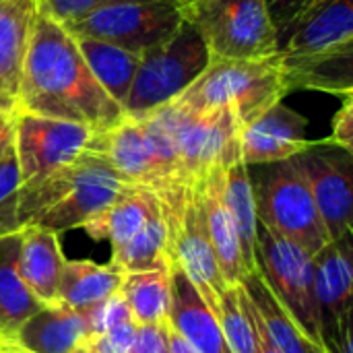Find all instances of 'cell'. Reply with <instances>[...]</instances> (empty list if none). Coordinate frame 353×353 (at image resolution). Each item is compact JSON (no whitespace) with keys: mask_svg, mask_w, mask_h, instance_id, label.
Masks as SVG:
<instances>
[{"mask_svg":"<svg viewBox=\"0 0 353 353\" xmlns=\"http://www.w3.org/2000/svg\"><path fill=\"white\" fill-rule=\"evenodd\" d=\"M184 21L186 0H126L99 8L64 29L70 35L101 39L143 56L170 39Z\"/></svg>","mask_w":353,"mask_h":353,"instance_id":"cell-10","label":"cell"},{"mask_svg":"<svg viewBox=\"0 0 353 353\" xmlns=\"http://www.w3.org/2000/svg\"><path fill=\"white\" fill-rule=\"evenodd\" d=\"M0 337H2V335H0Z\"/></svg>","mask_w":353,"mask_h":353,"instance_id":"cell-44","label":"cell"},{"mask_svg":"<svg viewBox=\"0 0 353 353\" xmlns=\"http://www.w3.org/2000/svg\"><path fill=\"white\" fill-rule=\"evenodd\" d=\"M91 147L99 151L126 182L149 190L155 188L153 161L143 126L137 118L122 116V120L112 128L95 132Z\"/></svg>","mask_w":353,"mask_h":353,"instance_id":"cell-22","label":"cell"},{"mask_svg":"<svg viewBox=\"0 0 353 353\" xmlns=\"http://www.w3.org/2000/svg\"><path fill=\"white\" fill-rule=\"evenodd\" d=\"M19 188H21L19 163L10 141L6 149L0 153V215L17 213Z\"/></svg>","mask_w":353,"mask_h":353,"instance_id":"cell-33","label":"cell"},{"mask_svg":"<svg viewBox=\"0 0 353 353\" xmlns=\"http://www.w3.org/2000/svg\"><path fill=\"white\" fill-rule=\"evenodd\" d=\"M314 0H265L269 19L277 31V35L302 12L306 10Z\"/></svg>","mask_w":353,"mask_h":353,"instance_id":"cell-38","label":"cell"},{"mask_svg":"<svg viewBox=\"0 0 353 353\" xmlns=\"http://www.w3.org/2000/svg\"><path fill=\"white\" fill-rule=\"evenodd\" d=\"M176 145L180 184L196 188L215 170H228L240 159V124L228 108L192 112L178 101L165 103Z\"/></svg>","mask_w":353,"mask_h":353,"instance_id":"cell-9","label":"cell"},{"mask_svg":"<svg viewBox=\"0 0 353 353\" xmlns=\"http://www.w3.org/2000/svg\"><path fill=\"white\" fill-rule=\"evenodd\" d=\"M165 225V259L194 285L207 308L219 316V302L228 290L209 234L196 188L172 186L155 192Z\"/></svg>","mask_w":353,"mask_h":353,"instance_id":"cell-4","label":"cell"},{"mask_svg":"<svg viewBox=\"0 0 353 353\" xmlns=\"http://www.w3.org/2000/svg\"><path fill=\"white\" fill-rule=\"evenodd\" d=\"M223 201L230 211V217L234 221L240 252L244 259V265L250 271L256 267V234H259V215H256V203H254V190L250 182L248 165L242 161L234 163L225 172L223 180Z\"/></svg>","mask_w":353,"mask_h":353,"instance_id":"cell-28","label":"cell"},{"mask_svg":"<svg viewBox=\"0 0 353 353\" xmlns=\"http://www.w3.org/2000/svg\"><path fill=\"white\" fill-rule=\"evenodd\" d=\"M225 172L228 170L211 172L205 178V182L196 186V192H199V199L203 205L207 234H209L221 277L228 288H236L244 281V277L248 275V269H246L242 252H240V242H238L234 221H232L230 211L223 201Z\"/></svg>","mask_w":353,"mask_h":353,"instance_id":"cell-18","label":"cell"},{"mask_svg":"<svg viewBox=\"0 0 353 353\" xmlns=\"http://www.w3.org/2000/svg\"><path fill=\"white\" fill-rule=\"evenodd\" d=\"M232 353H259L256 329L248 310V296L242 285L228 288L219 302L217 316Z\"/></svg>","mask_w":353,"mask_h":353,"instance_id":"cell-31","label":"cell"},{"mask_svg":"<svg viewBox=\"0 0 353 353\" xmlns=\"http://www.w3.org/2000/svg\"><path fill=\"white\" fill-rule=\"evenodd\" d=\"M248 310H250V316H252V323H254V329H256V345H259V353H281L271 341H269V337L265 335V331H263V327L259 325V321H256V316H254V310H252V304H250V300H248Z\"/></svg>","mask_w":353,"mask_h":353,"instance_id":"cell-39","label":"cell"},{"mask_svg":"<svg viewBox=\"0 0 353 353\" xmlns=\"http://www.w3.org/2000/svg\"><path fill=\"white\" fill-rule=\"evenodd\" d=\"M168 345H170V353H196L170 325V331H168Z\"/></svg>","mask_w":353,"mask_h":353,"instance_id":"cell-40","label":"cell"},{"mask_svg":"<svg viewBox=\"0 0 353 353\" xmlns=\"http://www.w3.org/2000/svg\"><path fill=\"white\" fill-rule=\"evenodd\" d=\"M209 50L190 21L157 48L141 56L124 116H143L182 95L209 66Z\"/></svg>","mask_w":353,"mask_h":353,"instance_id":"cell-7","label":"cell"},{"mask_svg":"<svg viewBox=\"0 0 353 353\" xmlns=\"http://www.w3.org/2000/svg\"><path fill=\"white\" fill-rule=\"evenodd\" d=\"M283 58V81L285 89H308L331 95H353V46Z\"/></svg>","mask_w":353,"mask_h":353,"instance_id":"cell-21","label":"cell"},{"mask_svg":"<svg viewBox=\"0 0 353 353\" xmlns=\"http://www.w3.org/2000/svg\"><path fill=\"white\" fill-rule=\"evenodd\" d=\"M343 103L337 110L335 118H333V126H331V137L327 139L329 143L352 151L353 149V95L341 97Z\"/></svg>","mask_w":353,"mask_h":353,"instance_id":"cell-37","label":"cell"},{"mask_svg":"<svg viewBox=\"0 0 353 353\" xmlns=\"http://www.w3.org/2000/svg\"><path fill=\"white\" fill-rule=\"evenodd\" d=\"M302 172L329 240H339L352 232L353 155L329 141L310 143L292 157Z\"/></svg>","mask_w":353,"mask_h":353,"instance_id":"cell-12","label":"cell"},{"mask_svg":"<svg viewBox=\"0 0 353 353\" xmlns=\"http://www.w3.org/2000/svg\"><path fill=\"white\" fill-rule=\"evenodd\" d=\"M72 39L95 81L124 110L128 93L132 89L134 74L141 64V54L128 52L124 48L93 37L72 35Z\"/></svg>","mask_w":353,"mask_h":353,"instance_id":"cell-25","label":"cell"},{"mask_svg":"<svg viewBox=\"0 0 353 353\" xmlns=\"http://www.w3.org/2000/svg\"><path fill=\"white\" fill-rule=\"evenodd\" d=\"M21 232V230H19ZM19 232L0 238V335L12 337L17 329L43 308L25 285L19 271Z\"/></svg>","mask_w":353,"mask_h":353,"instance_id":"cell-27","label":"cell"},{"mask_svg":"<svg viewBox=\"0 0 353 353\" xmlns=\"http://www.w3.org/2000/svg\"><path fill=\"white\" fill-rule=\"evenodd\" d=\"M124 271L116 265H99L93 261H66L58 285V304L85 312L110 296L118 294Z\"/></svg>","mask_w":353,"mask_h":353,"instance_id":"cell-24","label":"cell"},{"mask_svg":"<svg viewBox=\"0 0 353 353\" xmlns=\"http://www.w3.org/2000/svg\"><path fill=\"white\" fill-rule=\"evenodd\" d=\"M12 141V122L4 128H0V153L6 149V145Z\"/></svg>","mask_w":353,"mask_h":353,"instance_id":"cell-41","label":"cell"},{"mask_svg":"<svg viewBox=\"0 0 353 353\" xmlns=\"http://www.w3.org/2000/svg\"><path fill=\"white\" fill-rule=\"evenodd\" d=\"M134 333H137V323L132 319L122 321L91 339L93 353H130Z\"/></svg>","mask_w":353,"mask_h":353,"instance_id":"cell-35","label":"cell"},{"mask_svg":"<svg viewBox=\"0 0 353 353\" xmlns=\"http://www.w3.org/2000/svg\"><path fill=\"white\" fill-rule=\"evenodd\" d=\"M350 46H353V0H314L277 35V50L285 56Z\"/></svg>","mask_w":353,"mask_h":353,"instance_id":"cell-13","label":"cell"},{"mask_svg":"<svg viewBox=\"0 0 353 353\" xmlns=\"http://www.w3.org/2000/svg\"><path fill=\"white\" fill-rule=\"evenodd\" d=\"M161 209V207H159ZM112 265L124 273H141L168 267L165 259V225L161 211L153 215L145 228L122 248L112 250Z\"/></svg>","mask_w":353,"mask_h":353,"instance_id":"cell-30","label":"cell"},{"mask_svg":"<svg viewBox=\"0 0 353 353\" xmlns=\"http://www.w3.org/2000/svg\"><path fill=\"white\" fill-rule=\"evenodd\" d=\"M288 95L281 52L252 60H211L174 101L192 112L228 108L240 128Z\"/></svg>","mask_w":353,"mask_h":353,"instance_id":"cell-3","label":"cell"},{"mask_svg":"<svg viewBox=\"0 0 353 353\" xmlns=\"http://www.w3.org/2000/svg\"><path fill=\"white\" fill-rule=\"evenodd\" d=\"M252 304L254 316L259 321V325L263 327L265 335L269 337V341L279 350L281 353H323L321 347H316L314 343H310L302 331L298 329V325L294 323V319L288 314V310L277 302V298L271 294V290L267 288V283L263 281V277L259 275V271H250L244 281L240 283Z\"/></svg>","mask_w":353,"mask_h":353,"instance_id":"cell-26","label":"cell"},{"mask_svg":"<svg viewBox=\"0 0 353 353\" xmlns=\"http://www.w3.org/2000/svg\"><path fill=\"white\" fill-rule=\"evenodd\" d=\"M10 339L29 353H72L91 333L83 312L52 304L29 316Z\"/></svg>","mask_w":353,"mask_h":353,"instance_id":"cell-19","label":"cell"},{"mask_svg":"<svg viewBox=\"0 0 353 353\" xmlns=\"http://www.w3.org/2000/svg\"><path fill=\"white\" fill-rule=\"evenodd\" d=\"M12 118H14V116H8V114H2V112H0V128L8 126V124L12 122Z\"/></svg>","mask_w":353,"mask_h":353,"instance_id":"cell-42","label":"cell"},{"mask_svg":"<svg viewBox=\"0 0 353 353\" xmlns=\"http://www.w3.org/2000/svg\"><path fill=\"white\" fill-rule=\"evenodd\" d=\"M85 319H87V325H89V333H91V339L101 335L103 331H108L110 327L122 323V321H128L130 319V312H128V306L124 302V298L118 294L110 296L105 302L89 308L83 312Z\"/></svg>","mask_w":353,"mask_h":353,"instance_id":"cell-34","label":"cell"},{"mask_svg":"<svg viewBox=\"0 0 353 353\" xmlns=\"http://www.w3.org/2000/svg\"><path fill=\"white\" fill-rule=\"evenodd\" d=\"M186 2H192V0H186Z\"/></svg>","mask_w":353,"mask_h":353,"instance_id":"cell-43","label":"cell"},{"mask_svg":"<svg viewBox=\"0 0 353 353\" xmlns=\"http://www.w3.org/2000/svg\"><path fill=\"white\" fill-rule=\"evenodd\" d=\"M159 211L161 209L157 194L149 188L134 186L124 196H120L112 207L89 219L83 225V230L93 240H110L112 250H118L126 242H130L145 228V223Z\"/></svg>","mask_w":353,"mask_h":353,"instance_id":"cell-23","label":"cell"},{"mask_svg":"<svg viewBox=\"0 0 353 353\" xmlns=\"http://www.w3.org/2000/svg\"><path fill=\"white\" fill-rule=\"evenodd\" d=\"M186 21L201 33L211 60H252L277 54V31L265 0H192Z\"/></svg>","mask_w":353,"mask_h":353,"instance_id":"cell-6","label":"cell"},{"mask_svg":"<svg viewBox=\"0 0 353 353\" xmlns=\"http://www.w3.org/2000/svg\"><path fill=\"white\" fill-rule=\"evenodd\" d=\"M308 120L281 101L240 128V159L244 165L285 161L302 153L312 141Z\"/></svg>","mask_w":353,"mask_h":353,"instance_id":"cell-14","label":"cell"},{"mask_svg":"<svg viewBox=\"0 0 353 353\" xmlns=\"http://www.w3.org/2000/svg\"><path fill=\"white\" fill-rule=\"evenodd\" d=\"M134 184L126 182L110 161L91 147L37 186L19 192V228H41L62 234L83 228L112 207Z\"/></svg>","mask_w":353,"mask_h":353,"instance_id":"cell-2","label":"cell"},{"mask_svg":"<svg viewBox=\"0 0 353 353\" xmlns=\"http://www.w3.org/2000/svg\"><path fill=\"white\" fill-rule=\"evenodd\" d=\"M352 232L331 240L314 256V290L321 314V343L352 314L353 290Z\"/></svg>","mask_w":353,"mask_h":353,"instance_id":"cell-15","label":"cell"},{"mask_svg":"<svg viewBox=\"0 0 353 353\" xmlns=\"http://www.w3.org/2000/svg\"><path fill=\"white\" fill-rule=\"evenodd\" d=\"M39 0H0V112L17 114L19 81Z\"/></svg>","mask_w":353,"mask_h":353,"instance_id":"cell-16","label":"cell"},{"mask_svg":"<svg viewBox=\"0 0 353 353\" xmlns=\"http://www.w3.org/2000/svg\"><path fill=\"white\" fill-rule=\"evenodd\" d=\"M118 292L137 325L165 321L170 310V267L126 273Z\"/></svg>","mask_w":353,"mask_h":353,"instance_id":"cell-29","label":"cell"},{"mask_svg":"<svg viewBox=\"0 0 353 353\" xmlns=\"http://www.w3.org/2000/svg\"><path fill=\"white\" fill-rule=\"evenodd\" d=\"M118 2H126V0H39V10L52 17L62 27H66L99 8H105Z\"/></svg>","mask_w":353,"mask_h":353,"instance_id":"cell-32","label":"cell"},{"mask_svg":"<svg viewBox=\"0 0 353 353\" xmlns=\"http://www.w3.org/2000/svg\"><path fill=\"white\" fill-rule=\"evenodd\" d=\"M168 331H170L168 319L159 321V323L137 325V333H134L130 353H170Z\"/></svg>","mask_w":353,"mask_h":353,"instance_id":"cell-36","label":"cell"},{"mask_svg":"<svg viewBox=\"0 0 353 353\" xmlns=\"http://www.w3.org/2000/svg\"><path fill=\"white\" fill-rule=\"evenodd\" d=\"M19 271L41 306L58 304V285L64 269V254L58 234L41 228H21Z\"/></svg>","mask_w":353,"mask_h":353,"instance_id":"cell-20","label":"cell"},{"mask_svg":"<svg viewBox=\"0 0 353 353\" xmlns=\"http://www.w3.org/2000/svg\"><path fill=\"white\" fill-rule=\"evenodd\" d=\"M168 321L196 353H232L217 316L207 308L194 285L178 267H170Z\"/></svg>","mask_w":353,"mask_h":353,"instance_id":"cell-17","label":"cell"},{"mask_svg":"<svg viewBox=\"0 0 353 353\" xmlns=\"http://www.w3.org/2000/svg\"><path fill=\"white\" fill-rule=\"evenodd\" d=\"M259 275L294 319L302 335L321 347V314L314 290V256L281 238L259 221L256 267ZM323 350V347H321Z\"/></svg>","mask_w":353,"mask_h":353,"instance_id":"cell-8","label":"cell"},{"mask_svg":"<svg viewBox=\"0 0 353 353\" xmlns=\"http://www.w3.org/2000/svg\"><path fill=\"white\" fill-rule=\"evenodd\" d=\"M250 174L259 221L316 256L329 240L312 192L294 159L254 165Z\"/></svg>","mask_w":353,"mask_h":353,"instance_id":"cell-5","label":"cell"},{"mask_svg":"<svg viewBox=\"0 0 353 353\" xmlns=\"http://www.w3.org/2000/svg\"><path fill=\"white\" fill-rule=\"evenodd\" d=\"M95 132L85 124L17 112L12 118V147L21 176L19 192L37 186L74 161L89 149Z\"/></svg>","mask_w":353,"mask_h":353,"instance_id":"cell-11","label":"cell"},{"mask_svg":"<svg viewBox=\"0 0 353 353\" xmlns=\"http://www.w3.org/2000/svg\"><path fill=\"white\" fill-rule=\"evenodd\" d=\"M17 112L112 128L124 110L95 81L72 35L46 12H37L19 81Z\"/></svg>","mask_w":353,"mask_h":353,"instance_id":"cell-1","label":"cell"}]
</instances>
